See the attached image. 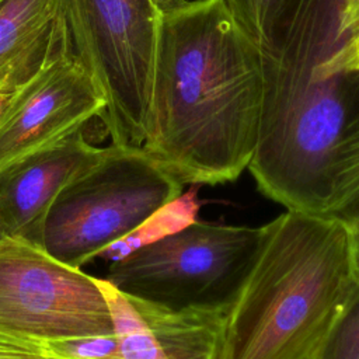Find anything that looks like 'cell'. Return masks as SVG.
Segmentation results:
<instances>
[{
	"mask_svg": "<svg viewBox=\"0 0 359 359\" xmlns=\"http://www.w3.org/2000/svg\"><path fill=\"white\" fill-rule=\"evenodd\" d=\"M314 72L318 77L359 73V25L342 39L332 55L316 66Z\"/></svg>",
	"mask_w": 359,
	"mask_h": 359,
	"instance_id": "obj_17",
	"label": "cell"
},
{
	"mask_svg": "<svg viewBox=\"0 0 359 359\" xmlns=\"http://www.w3.org/2000/svg\"><path fill=\"white\" fill-rule=\"evenodd\" d=\"M104 109L102 93L65 46L14 93L0 118V180L31 156L84 130Z\"/></svg>",
	"mask_w": 359,
	"mask_h": 359,
	"instance_id": "obj_8",
	"label": "cell"
},
{
	"mask_svg": "<svg viewBox=\"0 0 359 359\" xmlns=\"http://www.w3.org/2000/svg\"><path fill=\"white\" fill-rule=\"evenodd\" d=\"M184 185L142 147L112 143L108 158L50 205L38 243L76 268L136 231Z\"/></svg>",
	"mask_w": 359,
	"mask_h": 359,
	"instance_id": "obj_6",
	"label": "cell"
},
{
	"mask_svg": "<svg viewBox=\"0 0 359 359\" xmlns=\"http://www.w3.org/2000/svg\"><path fill=\"white\" fill-rule=\"evenodd\" d=\"M359 212V109L338 149L327 216L342 223Z\"/></svg>",
	"mask_w": 359,
	"mask_h": 359,
	"instance_id": "obj_13",
	"label": "cell"
},
{
	"mask_svg": "<svg viewBox=\"0 0 359 359\" xmlns=\"http://www.w3.org/2000/svg\"><path fill=\"white\" fill-rule=\"evenodd\" d=\"M112 331L98 278L59 261L36 241L0 237V337L42 346Z\"/></svg>",
	"mask_w": 359,
	"mask_h": 359,
	"instance_id": "obj_7",
	"label": "cell"
},
{
	"mask_svg": "<svg viewBox=\"0 0 359 359\" xmlns=\"http://www.w3.org/2000/svg\"><path fill=\"white\" fill-rule=\"evenodd\" d=\"M238 27L262 52L279 35L299 0H222Z\"/></svg>",
	"mask_w": 359,
	"mask_h": 359,
	"instance_id": "obj_14",
	"label": "cell"
},
{
	"mask_svg": "<svg viewBox=\"0 0 359 359\" xmlns=\"http://www.w3.org/2000/svg\"><path fill=\"white\" fill-rule=\"evenodd\" d=\"M356 283L346 226L286 209L229 309L222 359H309Z\"/></svg>",
	"mask_w": 359,
	"mask_h": 359,
	"instance_id": "obj_3",
	"label": "cell"
},
{
	"mask_svg": "<svg viewBox=\"0 0 359 359\" xmlns=\"http://www.w3.org/2000/svg\"><path fill=\"white\" fill-rule=\"evenodd\" d=\"M15 91H13V93H0V118L6 112V109H7V107H8V104H10Z\"/></svg>",
	"mask_w": 359,
	"mask_h": 359,
	"instance_id": "obj_22",
	"label": "cell"
},
{
	"mask_svg": "<svg viewBox=\"0 0 359 359\" xmlns=\"http://www.w3.org/2000/svg\"><path fill=\"white\" fill-rule=\"evenodd\" d=\"M65 48L53 0H6L0 6V93H13Z\"/></svg>",
	"mask_w": 359,
	"mask_h": 359,
	"instance_id": "obj_11",
	"label": "cell"
},
{
	"mask_svg": "<svg viewBox=\"0 0 359 359\" xmlns=\"http://www.w3.org/2000/svg\"><path fill=\"white\" fill-rule=\"evenodd\" d=\"M335 0H299L262 52L264 104L247 170L287 210L325 215L339 144L359 109V73L318 77L342 42Z\"/></svg>",
	"mask_w": 359,
	"mask_h": 359,
	"instance_id": "obj_2",
	"label": "cell"
},
{
	"mask_svg": "<svg viewBox=\"0 0 359 359\" xmlns=\"http://www.w3.org/2000/svg\"><path fill=\"white\" fill-rule=\"evenodd\" d=\"M1 236H3V233H1V229H0V237H1Z\"/></svg>",
	"mask_w": 359,
	"mask_h": 359,
	"instance_id": "obj_23",
	"label": "cell"
},
{
	"mask_svg": "<svg viewBox=\"0 0 359 359\" xmlns=\"http://www.w3.org/2000/svg\"><path fill=\"white\" fill-rule=\"evenodd\" d=\"M69 56L105 100L114 144L142 147L153 95L158 22L153 0H53Z\"/></svg>",
	"mask_w": 359,
	"mask_h": 359,
	"instance_id": "obj_4",
	"label": "cell"
},
{
	"mask_svg": "<svg viewBox=\"0 0 359 359\" xmlns=\"http://www.w3.org/2000/svg\"><path fill=\"white\" fill-rule=\"evenodd\" d=\"M309 359H359V282Z\"/></svg>",
	"mask_w": 359,
	"mask_h": 359,
	"instance_id": "obj_15",
	"label": "cell"
},
{
	"mask_svg": "<svg viewBox=\"0 0 359 359\" xmlns=\"http://www.w3.org/2000/svg\"><path fill=\"white\" fill-rule=\"evenodd\" d=\"M344 224L346 226V230H348L355 279L356 282H359V212Z\"/></svg>",
	"mask_w": 359,
	"mask_h": 359,
	"instance_id": "obj_20",
	"label": "cell"
},
{
	"mask_svg": "<svg viewBox=\"0 0 359 359\" xmlns=\"http://www.w3.org/2000/svg\"><path fill=\"white\" fill-rule=\"evenodd\" d=\"M338 7V31L345 38L359 25V0H335Z\"/></svg>",
	"mask_w": 359,
	"mask_h": 359,
	"instance_id": "obj_19",
	"label": "cell"
},
{
	"mask_svg": "<svg viewBox=\"0 0 359 359\" xmlns=\"http://www.w3.org/2000/svg\"><path fill=\"white\" fill-rule=\"evenodd\" d=\"M112 151L95 146L79 130L8 170L0 180V229L3 234L39 240L42 222L55 199Z\"/></svg>",
	"mask_w": 359,
	"mask_h": 359,
	"instance_id": "obj_10",
	"label": "cell"
},
{
	"mask_svg": "<svg viewBox=\"0 0 359 359\" xmlns=\"http://www.w3.org/2000/svg\"><path fill=\"white\" fill-rule=\"evenodd\" d=\"M184 1H187V0H153V3L156 4V7L160 11H165V10L174 8V7L180 6V4H182Z\"/></svg>",
	"mask_w": 359,
	"mask_h": 359,
	"instance_id": "obj_21",
	"label": "cell"
},
{
	"mask_svg": "<svg viewBox=\"0 0 359 359\" xmlns=\"http://www.w3.org/2000/svg\"><path fill=\"white\" fill-rule=\"evenodd\" d=\"M198 210L199 202L196 199L195 185H192L185 194H181L178 198L158 209L136 231L107 248L101 255L114 257V261L119 259L142 245L160 240L191 224L196 220Z\"/></svg>",
	"mask_w": 359,
	"mask_h": 359,
	"instance_id": "obj_12",
	"label": "cell"
},
{
	"mask_svg": "<svg viewBox=\"0 0 359 359\" xmlns=\"http://www.w3.org/2000/svg\"><path fill=\"white\" fill-rule=\"evenodd\" d=\"M118 339L112 359H222L229 309H171L98 278Z\"/></svg>",
	"mask_w": 359,
	"mask_h": 359,
	"instance_id": "obj_9",
	"label": "cell"
},
{
	"mask_svg": "<svg viewBox=\"0 0 359 359\" xmlns=\"http://www.w3.org/2000/svg\"><path fill=\"white\" fill-rule=\"evenodd\" d=\"M264 104L261 50L222 0L161 11L142 149L182 185L237 180L254 154Z\"/></svg>",
	"mask_w": 359,
	"mask_h": 359,
	"instance_id": "obj_1",
	"label": "cell"
},
{
	"mask_svg": "<svg viewBox=\"0 0 359 359\" xmlns=\"http://www.w3.org/2000/svg\"><path fill=\"white\" fill-rule=\"evenodd\" d=\"M4 1H6V0H0V4H1V3H4Z\"/></svg>",
	"mask_w": 359,
	"mask_h": 359,
	"instance_id": "obj_24",
	"label": "cell"
},
{
	"mask_svg": "<svg viewBox=\"0 0 359 359\" xmlns=\"http://www.w3.org/2000/svg\"><path fill=\"white\" fill-rule=\"evenodd\" d=\"M0 359H50L41 345L0 337Z\"/></svg>",
	"mask_w": 359,
	"mask_h": 359,
	"instance_id": "obj_18",
	"label": "cell"
},
{
	"mask_svg": "<svg viewBox=\"0 0 359 359\" xmlns=\"http://www.w3.org/2000/svg\"><path fill=\"white\" fill-rule=\"evenodd\" d=\"M42 348L50 359H112L118 351V339L112 331L50 341Z\"/></svg>",
	"mask_w": 359,
	"mask_h": 359,
	"instance_id": "obj_16",
	"label": "cell"
},
{
	"mask_svg": "<svg viewBox=\"0 0 359 359\" xmlns=\"http://www.w3.org/2000/svg\"><path fill=\"white\" fill-rule=\"evenodd\" d=\"M265 236L264 226L195 220L115 259L105 278L125 293L171 309H230Z\"/></svg>",
	"mask_w": 359,
	"mask_h": 359,
	"instance_id": "obj_5",
	"label": "cell"
}]
</instances>
